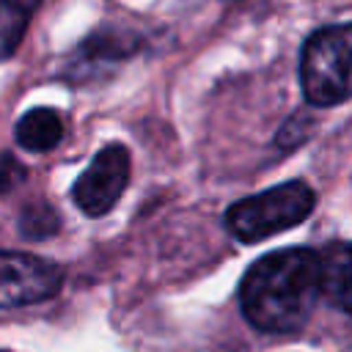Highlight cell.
Wrapping results in <instances>:
<instances>
[{"label": "cell", "mask_w": 352, "mask_h": 352, "mask_svg": "<svg viewBox=\"0 0 352 352\" xmlns=\"http://www.w3.org/2000/svg\"><path fill=\"white\" fill-rule=\"evenodd\" d=\"M16 143L25 151L44 154L63 140V118L52 107H33L16 121Z\"/></svg>", "instance_id": "obj_8"}, {"label": "cell", "mask_w": 352, "mask_h": 352, "mask_svg": "<svg viewBox=\"0 0 352 352\" xmlns=\"http://www.w3.org/2000/svg\"><path fill=\"white\" fill-rule=\"evenodd\" d=\"M314 209H316L314 187L302 179H292L234 201L226 209L223 223L236 242L256 245L261 239H270L280 231L300 226L302 220L311 217Z\"/></svg>", "instance_id": "obj_3"}, {"label": "cell", "mask_w": 352, "mask_h": 352, "mask_svg": "<svg viewBox=\"0 0 352 352\" xmlns=\"http://www.w3.org/2000/svg\"><path fill=\"white\" fill-rule=\"evenodd\" d=\"M319 294L352 316V239L330 242L319 250Z\"/></svg>", "instance_id": "obj_7"}, {"label": "cell", "mask_w": 352, "mask_h": 352, "mask_svg": "<svg viewBox=\"0 0 352 352\" xmlns=\"http://www.w3.org/2000/svg\"><path fill=\"white\" fill-rule=\"evenodd\" d=\"M319 297V250L311 248L264 253L239 283V308L261 333L302 330Z\"/></svg>", "instance_id": "obj_1"}, {"label": "cell", "mask_w": 352, "mask_h": 352, "mask_svg": "<svg viewBox=\"0 0 352 352\" xmlns=\"http://www.w3.org/2000/svg\"><path fill=\"white\" fill-rule=\"evenodd\" d=\"M314 129H316V118H314V113L308 107H302V110L292 113L280 124V129L275 135V146L283 148V151H294L297 146H302L314 135Z\"/></svg>", "instance_id": "obj_11"}, {"label": "cell", "mask_w": 352, "mask_h": 352, "mask_svg": "<svg viewBox=\"0 0 352 352\" xmlns=\"http://www.w3.org/2000/svg\"><path fill=\"white\" fill-rule=\"evenodd\" d=\"M38 3L41 0H0V58H8L19 47Z\"/></svg>", "instance_id": "obj_9"}, {"label": "cell", "mask_w": 352, "mask_h": 352, "mask_svg": "<svg viewBox=\"0 0 352 352\" xmlns=\"http://www.w3.org/2000/svg\"><path fill=\"white\" fill-rule=\"evenodd\" d=\"M25 176H28V170H25V165L16 157L0 154V195L11 192L14 187H19L25 182Z\"/></svg>", "instance_id": "obj_12"}, {"label": "cell", "mask_w": 352, "mask_h": 352, "mask_svg": "<svg viewBox=\"0 0 352 352\" xmlns=\"http://www.w3.org/2000/svg\"><path fill=\"white\" fill-rule=\"evenodd\" d=\"M300 91L308 107H338L352 99V22L316 28L300 50Z\"/></svg>", "instance_id": "obj_2"}, {"label": "cell", "mask_w": 352, "mask_h": 352, "mask_svg": "<svg viewBox=\"0 0 352 352\" xmlns=\"http://www.w3.org/2000/svg\"><path fill=\"white\" fill-rule=\"evenodd\" d=\"M138 50H140V38L135 33H124V30H113V28L96 30L88 38H82L80 47L74 50V55L69 60V77L91 80L99 72L124 63Z\"/></svg>", "instance_id": "obj_6"}, {"label": "cell", "mask_w": 352, "mask_h": 352, "mask_svg": "<svg viewBox=\"0 0 352 352\" xmlns=\"http://www.w3.org/2000/svg\"><path fill=\"white\" fill-rule=\"evenodd\" d=\"M63 286V270L33 253L0 250V311L52 300Z\"/></svg>", "instance_id": "obj_5"}, {"label": "cell", "mask_w": 352, "mask_h": 352, "mask_svg": "<svg viewBox=\"0 0 352 352\" xmlns=\"http://www.w3.org/2000/svg\"><path fill=\"white\" fill-rule=\"evenodd\" d=\"M129 173H132L129 148L124 143H107L94 154L91 165L72 184V201L82 214L102 217L124 195L129 184Z\"/></svg>", "instance_id": "obj_4"}, {"label": "cell", "mask_w": 352, "mask_h": 352, "mask_svg": "<svg viewBox=\"0 0 352 352\" xmlns=\"http://www.w3.org/2000/svg\"><path fill=\"white\" fill-rule=\"evenodd\" d=\"M0 352H6V349H0Z\"/></svg>", "instance_id": "obj_13"}, {"label": "cell", "mask_w": 352, "mask_h": 352, "mask_svg": "<svg viewBox=\"0 0 352 352\" xmlns=\"http://www.w3.org/2000/svg\"><path fill=\"white\" fill-rule=\"evenodd\" d=\"M60 228V217L58 212L44 204V201H36V204H28L19 214V234L25 239H50L52 234H58Z\"/></svg>", "instance_id": "obj_10"}]
</instances>
